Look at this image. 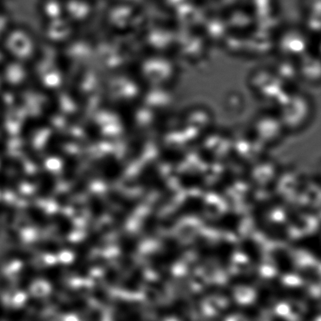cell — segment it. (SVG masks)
I'll return each instance as SVG.
<instances>
[{"label":"cell","instance_id":"obj_1","mask_svg":"<svg viewBox=\"0 0 321 321\" xmlns=\"http://www.w3.org/2000/svg\"><path fill=\"white\" fill-rule=\"evenodd\" d=\"M273 260L277 270L282 274H291L294 269V262L288 253L281 249L274 251Z\"/></svg>","mask_w":321,"mask_h":321},{"label":"cell","instance_id":"obj_2","mask_svg":"<svg viewBox=\"0 0 321 321\" xmlns=\"http://www.w3.org/2000/svg\"><path fill=\"white\" fill-rule=\"evenodd\" d=\"M243 252L248 256L251 260L258 262V259L261 258L260 250L258 248V245L252 240H245L242 244Z\"/></svg>","mask_w":321,"mask_h":321},{"label":"cell","instance_id":"obj_3","mask_svg":"<svg viewBox=\"0 0 321 321\" xmlns=\"http://www.w3.org/2000/svg\"><path fill=\"white\" fill-rule=\"evenodd\" d=\"M67 321H77V320H76V319H74V318H69V319H67Z\"/></svg>","mask_w":321,"mask_h":321}]
</instances>
